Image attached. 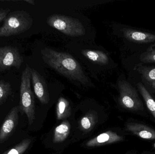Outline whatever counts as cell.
Returning <instances> with one entry per match:
<instances>
[{
    "mask_svg": "<svg viewBox=\"0 0 155 154\" xmlns=\"http://www.w3.org/2000/svg\"><path fill=\"white\" fill-rule=\"evenodd\" d=\"M41 53L44 62L66 78L83 86L90 84V79L85 74L81 65L69 53L48 48L43 49Z\"/></svg>",
    "mask_w": 155,
    "mask_h": 154,
    "instance_id": "obj_1",
    "label": "cell"
},
{
    "mask_svg": "<svg viewBox=\"0 0 155 154\" xmlns=\"http://www.w3.org/2000/svg\"><path fill=\"white\" fill-rule=\"evenodd\" d=\"M33 20L25 11L21 10L8 14L0 27V37H9L23 33L30 29Z\"/></svg>",
    "mask_w": 155,
    "mask_h": 154,
    "instance_id": "obj_2",
    "label": "cell"
},
{
    "mask_svg": "<svg viewBox=\"0 0 155 154\" xmlns=\"http://www.w3.org/2000/svg\"><path fill=\"white\" fill-rule=\"evenodd\" d=\"M32 69L26 65L22 73L20 86V108L27 116L30 125L35 119V97L31 89Z\"/></svg>",
    "mask_w": 155,
    "mask_h": 154,
    "instance_id": "obj_3",
    "label": "cell"
},
{
    "mask_svg": "<svg viewBox=\"0 0 155 154\" xmlns=\"http://www.w3.org/2000/svg\"><path fill=\"white\" fill-rule=\"evenodd\" d=\"M47 23L67 36L80 37L85 34V30L82 23L78 19L70 16L52 14L47 18Z\"/></svg>",
    "mask_w": 155,
    "mask_h": 154,
    "instance_id": "obj_4",
    "label": "cell"
},
{
    "mask_svg": "<svg viewBox=\"0 0 155 154\" xmlns=\"http://www.w3.org/2000/svg\"><path fill=\"white\" fill-rule=\"evenodd\" d=\"M119 91V103L121 106L133 111H143V104L136 89L129 82L120 80L118 83Z\"/></svg>",
    "mask_w": 155,
    "mask_h": 154,
    "instance_id": "obj_5",
    "label": "cell"
},
{
    "mask_svg": "<svg viewBox=\"0 0 155 154\" xmlns=\"http://www.w3.org/2000/svg\"><path fill=\"white\" fill-rule=\"evenodd\" d=\"M23 61V58L17 47L12 46L0 47V71H5L12 67L19 69Z\"/></svg>",
    "mask_w": 155,
    "mask_h": 154,
    "instance_id": "obj_6",
    "label": "cell"
},
{
    "mask_svg": "<svg viewBox=\"0 0 155 154\" xmlns=\"http://www.w3.org/2000/svg\"><path fill=\"white\" fill-rule=\"evenodd\" d=\"M19 108V106L13 108L5 117L0 128V143L8 139L18 125Z\"/></svg>",
    "mask_w": 155,
    "mask_h": 154,
    "instance_id": "obj_7",
    "label": "cell"
},
{
    "mask_svg": "<svg viewBox=\"0 0 155 154\" xmlns=\"http://www.w3.org/2000/svg\"><path fill=\"white\" fill-rule=\"evenodd\" d=\"M31 80L35 93L41 104L47 105L50 101V95L44 78L37 71L32 69Z\"/></svg>",
    "mask_w": 155,
    "mask_h": 154,
    "instance_id": "obj_8",
    "label": "cell"
},
{
    "mask_svg": "<svg viewBox=\"0 0 155 154\" xmlns=\"http://www.w3.org/2000/svg\"><path fill=\"white\" fill-rule=\"evenodd\" d=\"M122 31L124 37L132 42L139 44L155 42V34L153 33L130 28H124Z\"/></svg>",
    "mask_w": 155,
    "mask_h": 154,
    "instance_id": "obj_9",
    "label": "cell"
},
{
    "mask_svg": "<svg viewBox=\"0 0 155 154\" xmlns=\"http://www.w3.org/2000/svg\"><path fill=\"white\" fill-rule=\"evenodd\" d=\"M123 140L122 137L111 131H107L89 140L86 143L87 147H94L114 143Z\"/></svg>",
    "mask_w": 155,
    "mask_h": 154,
    "instance_id": "obj_10",
    "label": "cell"
},
{
    "mask_svg": "<svg viewBox=\"0 0 155 154\" xmlns=\"http://www.w3.org/2000/svg\"><path fill=\"white\" fill-rule=\"evenodd\" d=\"M126 129L133 134L146 140L155 139V130L151 127L138 123L127 124Z\"/></svg>",
    "mask_w": 155,
    "mask_h": 154,
    "instance_id": "obj_11",
    "label": "cell"
},
{
    "mask_svg": "<svg viewBox=\"0 0 155 154\" xmlns=\"http://www.w3.org/2000/svg\"><path fill=\"white\" fill-rule=\"evenodd\" d=\"M134 69L141 75L142 78L155 90V67L143 66L141 63L136 65Z\"/></svg>",
    "mask_w": 155,
    "mask_h": 154,
    "instance_id": "obj_12",
    "label": "cell"
},
{
    "mask_svg": "<svg viewBox=\"0 0 155 154\" xmlns=\"http://www.w3.org/2000/svg\"><path fill=\"white\" fill-rule=\"evenodd\" d=\"M87 59L99 65H107L109 62V57L107 54L103 52L91 50H83L81 51Z\"/></svg>",
    "mask_w": 155,
    "mask_h": 154,
    "instance_id": "obj_13",
    "label": "cell"
},
{
    "mask_svg": "<svg viewBox=\"0 0 155 154\" xmlns=\"http://www.w3.org/2000/svg\"><path fill=\"white\" fill-rule=\"evenodd\" d=\"M71 127V124L67 121L63 122L55 127L53 142L54 143H60L66 140L70 134Z\"/></svg>",
    "mask_w": 155,
    "mask_h": 154,
    "instance_id": "obj_14",
    "label": "cell"
},
{
    "mask_svg": "<svg viewBox=\"0 0 155 154\" xmlns=\"http://www.w3.org/2000/svg\"><path fill=\"white\" fill-rule=\"evenodd\" d=\"M71 115V107L68 100L64 98L60 97L56 105V115L58 120L67 118Z\"/></svg>",
    "mask_w": 155,
    "mask_h": 154,
    "instance_id": "obj_15",
    "label": "cell"
},
{
    "mask_svg": "<svg viewBox=\"0 0 155 154\" xmlns=\"http://www.w3.org/2000/svg\"><path fill=\"white\" fill-rule=\"evenodd\" d=\"M138 90L142 95L145 102L148 110L153 115L155 119V100L146 87L142 83H138L137 85Z\"/></svg>",
    "mask_w": 155,
    "mask_h": 154,
    "instance_id": "obj_16",
    "label": "cell"
},
{
    "mask_svg": "<svg viewBox=\"0 0 155 154\" xmlns=\"http://www.w3.org/2000/svg\"><path fill=\"white\" fill-rule=\"evenodd\" d=\"M97 121V116L94 112L91 111L84 116L80 121V127L83 131L87 132L92 129Z\"/></svg>",
    "mask_w": 155,
    "mask_h": 154,
    "instance_id": "obj_17",
    "label": "cell"
},
{
    "mask_svg": "<svg viewBox=\"0 0 155 154\" xmlns=\"http://www.w3.org/2000/svg\"><path fill=\"white\" fill-rule=\"evenodd\" d=\"M12 93L11 84L5 80H0V105L5 103Z\"/></svg>",
    "mask_w": 155,
    "mask_h": 154,
    "instance_id": "obj_18",
    "label": "cell"
},
{
    "mask_svg": "<svg viewBox=\"0 0 155 154\" xmlns=\"http://www.w3.org/2000/svg\"><path fill=\"white\" fill-rule=\"evenodd\" d=\"M31 139H26L16 145L14 147L6 151L3 154H23L28 149L31 144Z\"/></svg>",
    "mask_w": 155,
    "mask_h": 154,
    "instance_id": "obj_19",
    "label": "cell"
},
{
    "mask_svg": "<svg viewBox=\"0 0 155 154\" xmlns=\"http://www.w3.org/2000/svg\"><path fill=\"white\" fill-rule=\"evenodd\" d=\"M139 58L143 63H155V49L150 47L140 55Z\"/></svg>",
    "mask_w": 155,
    "mask_h": 154,
    "instance_id": "obj_20",
    "label": "cell"
},
{
    "mask_svg": "<svg viewBox=\"0 0 155 154\" xmlns=\"http://www.w3.org/2000/svg\"><path fill=\"white\" fill-rule=\"evenodd\" d=\"M10 10L9 9H3L0 10V23L4 20L8 14L10 13Z\"/></svg>",
    "mask_w": 155,
    "mask_h": 154,
    "instance_id": "obj_21",
    "label": "cell"
},
{
    "mask_svg": "<svg viewBox=\"0 0 155 154\" xmlns=\"http://www.w3.org/2000/svg\"><path fill=\"white\" fill-rule=\"evenodd\" d=\"M24 1L28 3L29 4H30L32 5H34L35 4V1H33V0H25Z\"/></svg>",
    "mask_w": 155,
    "mask_h": 154,
    "instance_id": "obj_22",
    "label": "cell"
},
{
    "mask_svg": "<svg viewBox=\"0 0 155 154\" xmlns=\"http://www.w3.org/2000/svg\"><path fill=\"white\" fill-rule=\"evenodd\" d=\"M154 148H155V143L154 144Z\"/></svg>",
    "mask_w": 155,
    "mask_h": 154,
    "instance_id": "obj_23",
    "label": "cell"
}]
</instances>
